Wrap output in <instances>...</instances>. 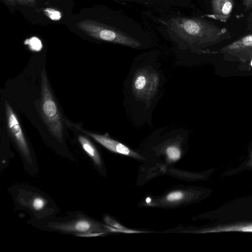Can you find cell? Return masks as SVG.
<instances>
[{
	"label": "cell",
	"mask_w": 252,
	"mask_h": 252,
	"mask_svg": "<svg viewBox=\"0 0 252 252\" xmlns=\"http://www.w3.org/2000/svg\"><path fill=\"white\" fill-rule=\"evenodd\" d=\"M219 52L227 61L243 63L249 61L252 58V33L223 46Z\"/></svg>",
	"instance_id": "277c9868"
},
{
	"label": "cell",
	"mask_w": 252,
	"mask_h": 252,
	"mask_svg": "<svg viewBox=\"0 0 252 252\" xmlns=\"http://www.w3.org/2000/svg\"><path fill=\"white\" fill-rule=\"evenodd\" d=\"M184 197V194L180 191H176L169 193L166 197L168 201L174 202L181 200Z\"/></svg>",
	"instance_id": "2e32d148"
},
{
	"label": "cell",
	"mask_w": 252,
	"mask_h": 252,
	"mask_svg": "<svg viewBox=\"0 0 252 252\" xmlns=\"http://www.w3.org/2000/svg\"><path fill=\"white\" fill-rule=\"evenodd\" d=\"M84 132L92 137L103 147L112 152L136 158L144 159L141 156L133 151L126 145L111 139L106 135L87 131Z\"/></svg>",
	"instance_id": "ba28073f"
},
{
	"label": "cell",
	"mask_w": 252,
	"mask_h": 252,
	"mask_svg": "<svg viewBox=\"0 0 252 252\" xmlns=\"http://www.w3.org/2000/svg\"><path fill=\"white\" fill-rule=\"evenodd\" d=\"M197 233H221L227 232H252V220L236 221L220 224L195 231Z\"/></svg>",
	"instance_id": "9c48e42d"
},
{
	"label": "cell",
	"mask_w": 252,
	"mask_h": 252,
	"mask_svg": "<svg viewBox=\"0 0 252 252\" xmlns=\"http://www.w3.org/2000/svg\"><path fill=\"white\" fill-rule=\"evenodd\" d=\"M40 113L51 133L61 142L63 141V124L59 105L50 89L44 68L41 73Z\"/></svg>",
	"instance_id": "3957f363"
},
{
	"label": "cell",
	"mask_w": 252,
	"mask_h": 252,
	"mask_svg": "<svg viewBox=\"0 0 252 252\" xmlns=\"http://www.w3.org/2000/svg\"><path fill=\"white\" fill-rule=\"evenodd\" d=\"M147 15L165 39L180 47L205 51L231 37L226 29L215 25L202 16H190L181 10Z\"/></svg>",
	"instance_id": "6da1fadb"
},
{
	"label": "cell",
	"mask_w": 252,
	"mask_h": 252,
	"mask_svg": "<svg viewBox=\"0 0 252 252\" xmlns=\"http://www.w3.org/2000/svg\"><path fill=\"white\" fill-rule=\"evenodd\" d=\"M252 170V145L249 149V154L246 158L237 167L228 169L221 174V177L232 176L246 171Z\"/></svg>",
	"instance_id": "7c38bea8"
},
{
	"label": "cell",
	"mask_w": 252,
	"mask_h": 252,
	"mask_svg": "<svg viewBox=\"0 0 252 252\" xmlns=\"http://www.w3.org/2000/svg\"><path fill=\"white\" fill-rule=\"evenodd\" d=\"M78 141L86 153L92 158L94 163L98 166L101 164L99 155L94 145L86 137L79 135Z\"/></svg>",
	"instance_id": "4fadbf2b"
},
{
	"label": "cell",
	"mask_w": 252,
	"mask_h": 252,
	"mask_svg": "<svg viewBox=\"0 0 252 252\" xmlns=\"http://www.w3.org/2000/svg\"><path fill=\"white\" fill-rule=\"evenodd\" d=\"M104 221L108 225L115 228L120 229L126 228L108 216H105L104 217Z\"/></svg>",
	"instance_id": "ac0fdd59"
},
{
	"label": "cell",
	"mask_w": 252,
	"mask_h": 252,
	"mask_svg": "<svg viewBox=\"0 0 252 252\" xmlns=\"http://www.w3.org/2000/svg\"><path fill=\"white\" fill-rule=\"evenodd\" d=\"M243 5L246 10L252 9V0H243Z\"/></svg>",
	"instance_id": "44dd1931"
},
{
	"label": "cell",
	"mask_w": 252,
	"mask_h": 252,
	"mask_svg": "<svg viewBox=\"0 0 252 252\" xmlns=\"http://www.w3.org/2000/svg\"><path fill=\"white\" fill-rule=\"evenodd\" d=\"M166 154L171 161H176L181 157L180 150L175 145L168 146L166 149Z\"/></svg>",
	"instance_id": "5bb4252c"
},
{
	"label": "cell",
	"mask_w": 252,
	"mask_h": 252,
	"mask_svg": "<svg viewBox=\"0 0 252 252\" xmlns=\"http://www.w3.org/2000/svg\"><path fill=\"white\" fill-rule=\"evenodd\" d=\"M27 5H32L34 4L35 0H24Z\"/></svg>",
	"instance_id": "7402d4cb"
},
{
	"label": "cell",
	"mask_w": 252,
	"mask_h": 252,
	"mask_svg": "<svg viewBox=\"0 0 252 252\" xmlns=\"http://www.w3.org/2000/svg\"><path fill=\"white\" fill-rule=\"evenodd\" d=\"M51 227L63 231L83 233L100 230L96 224L87 219H81L67 224H52Z\"/></svg>",
	"instance_id": "8fae6325"
},
{
	"label": "cell",
	"mask_w": 252,
	"mask_h": 252,
	"mask_svg": "<svg viewBox=\"0 0 252 252\" xmlns=\"http://www.w3.org/2000/svg\"><path fill=\"white\" fill-rule=\"evenodd\" d=\"M113 0L115 1H116L117 2L119 3V1H118V0Z\"/></svg>",
	"instance_id": "d4e9b609"
},
{
	"label": "cell",
	"mask_w": 252,
	"mask_h": 252,
	"mask_svg": "<svg viewBox=\"0 0 252 252\" xmlns=\"http://www.w3.org/2000/svg\"><path fill=\"white\" fill-rule=\"evenodd\" d=\"M119 3L127 2L143 5L152 9V12L163 13L191 7L192 0H118Z\"/></svg>",
	"instance_id": "8992f818"
},
{
	"label": "cell",
	"mask_w": 252,
	"mask_h": 252,
	"mask_svg": "<svg viewBox=\"0 0 252 252\" xmlns=\"http://www.w3.org/2000/svg\"><path fill=\"white\" fill-rule=\"evenodd\" d=\"M105 232H88V233H81V234H77V236H80V237H96V236H101L102 235H103L105 234Z\"/></svg>",
	"instance_id": "d6986e66"
},
{
	"label": "cell",
	"mask_w": 252,
	"mask_h": 252,
	"mask_svg": "<svg viewBox=\"0 0 252 252\" xmlns=\"http://www.w3.org/2000/svg\"><path fill=\"white\" fill-rule=\"evenodd\" d=\"M158 84V76L155 73L142 70L134 78L133 91L137 96L148 99L155 94Z\"/></svg>",
	"instance_id": "52a82bcc"
},
{
	"label": "cell",
	"mask_w": 252,
	"mask_h": 252,
	"mask_svg": "<svg viewBox=\"0 0 252 252\" xmlns=\"http://www.w3.org/2000/svg\"><path fill=\"white\" fill-rule=\"evenodd\" d=\"M5 110L8 132L27 161L31 162L29 148L19 121L12 108L7 101L5 102Z\"/></svg>",
	"instance_id": "5b68a950"
},
{
	"label": "cell",
	"mask_w": 252,
	"mask_h": 252,
	"mask_svg": "<svg viewBox=\"0 0 252 252\" xmlns=\"http://www.w3.org/2000/svg\"><path fill=\"white\" fill-rule=\"evenodd\" d=\"M211 13L202 16L224 22L231 16L233 0H210Z\"/></svg>",
	"instance_id": "30bf717a"
},
{
	"label": "cell",
	"mask_w": 252,
	"mask_h": 252,
	"mask_svg": "<svg viewBox=\"0 0 252 252\" xmlns=\"http://www.w3.org/2000/svg\"><path fill=\"white\" fill-rule=\"evenodd\" d=\"M248 21L250 25H252V13L249 15V18L248 19Z\"/></svg>",
	"instance_id": "603a6c76"
},
{
	"label": "cell",
	"mask_w": 252,
	"mask_h": 252,
	"mask_svg": "<svg viewBox=\"0 0 252 252\" xmlns=\"http://www.w3.org/2000/svg\"><path fill=\"white\" fill-rule=\"evenodd\" d=\"M45 201L42 198L36 197L32 201V206L34 209L38 211L43 208L45 205Z\"/></svg>",
	"instance_id": "e0dca14e"
},
{
	"label": "cell",
	"mask_w": 252,
	"mask_h": 252,
	"mask_svg": "<svg viewBox=\"0 0 252 252\" xmlns=\"http://www.w3.org/2000/svg\"><path fill=\"white\" fill-rule=\"evenodd\" d=\"M8 4L14 5L16 4H27L24 0H3Z\"/></svg>",
	"instance_id": "ffe728a7"
},
{
	"label": "cell",
	"mask_w": 252,
	"mask_h": 252,
	"mask_svg": "<svg viewBox=\"0 0 252 252\" xmlns=\"http://www.w3.org/2000/svg\"><path fill=\"white\" fill-rule=\"evenodd\" d=\"M106 230L110 232H122L125 233H137L143 232L142 231H139L134 230H131L129 229H127L126 228L123 229L117 228L113 227H112L109 225H104Z\"/></svg>",
	"instance_id": "9a60e30c"
},
{
	"label": "cell",
	"mask_w": 252,
	"mask_h": 252,
	"mask_svg": "<svg viewBox=\"0 0 252 252\" xmlns=\"http://www.w3.org/2000/svg\"><path fill=\"white\" fill-rule=\"evenodd\" d=\"M78 28L96 39L128 47L140 49L152 43L149 33L123 10L113 11L109 22L83 20Z\"/></svg>",
	"instance_id": "7a4b0ae2"
},
{
	"label": "cell",
	"mask_w": 252,
	"mask_h": 252,
	"mask_svg": "<svg viewBox=\"0 0 252 252\" xmlns=\"http://www.w3.org/2000/svg\"><path fill=\"white\" fill-rule=\"evenodd\" d=\"M249 31L251 32L252 33V25L250 26V28L249 29Z\"/></svg>",
	"instance_id": "cb8c5ba5"
}]
</instances>
